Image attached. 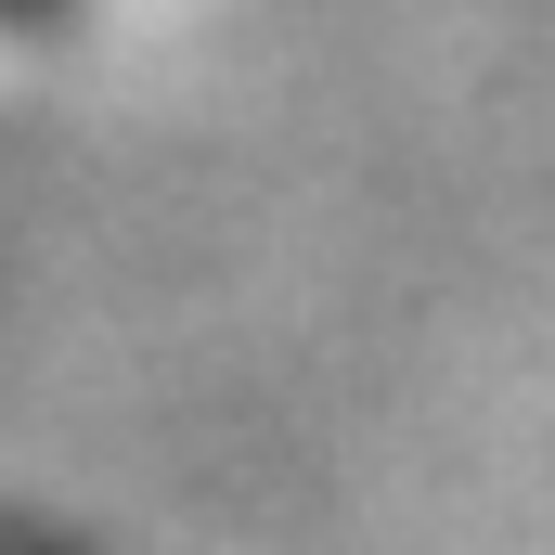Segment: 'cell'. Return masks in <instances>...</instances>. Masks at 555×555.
Wrapping results in <instances>:
<instances>
[{
	"label": "cell",
	"instance_id": "obj_1",
	"mask_svg": "<svg viewBox=\"0 0 555 555\" xmlns=\"http://www.w3.org/2000/svg\"><path fill=\"white\" fill-rule=\"evenodd\" d=\"M13 13H52V0H13Z\"/></svg>",
	"mask_w": 555,
	"mask_h": 555
}]
</instances>
